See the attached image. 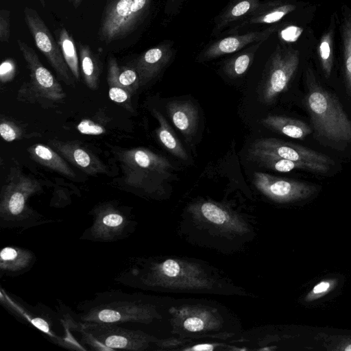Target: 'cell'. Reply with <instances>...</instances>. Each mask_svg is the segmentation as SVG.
I'll list each match as a JSON object with an SVG mask.
<instances>
[{"label": "cell", "instance_id": "cell-7", "mask_svg": "<svg viewBox=\"0 0 351 351\" xmlns=\"http://www.w3.org/2000/svg\"><path fill=\"white\" fill-rule=\"evenodd\" d=\"M91 226L82 239L99 242H112L124 239L132 232L133 222L129 215L110 206H101L94 210Z\"/></svg>", "mask_w": 351, "mask_h": 351}, {"label": "cell", "instance_id": "cell-29", "mask_svg": "<svg viewBox=\"0 0 351 351\" xmlns=\"http://www.w3.org/2000/svg\"><path fill=\"white\" fill-rule=\"evenodd\" d=\"M199 209L202 215L210 222L222 224L227 220V213L220 206L213 202L202 203Z\"/></svg>", "mask_w": 351, "mask_h": 351}, {"label": "cell", "instance_id": "cell-1", "mask_svg": "<svg viewBox=\"0 0 351 351\" xmlns=\"http://www.w3.org/2000/svg\"><path fill=\"white\" fill-rule=\"evenodd\" d=\"M306 77L304 104L316 135L332 144L351 143V120L338 99L317 82L311 69Z\"/></svg>", "mask_w": 351, "mask_h": 351}, {"label": "cell", "instance_id": "cell-38", "mask_svg": "<svg viewBox=\"0 0 351 351\" xmlns=\"http://www.w3.org/2000/svg\"><path fill=\"white\" fill-rule=\"evenodd\" d=\"M15 66L12 60L3 61L0 66V76L2 81L10 79L14 72Z\"/></svg>", "mask_w": 351, "mask_h": 351}, {"label": "cell", "instance_id": "cell-3", "mask_svg": "<svg viewBox=\"0 0 351 351\" xmlns=\"http://www.w3.org/2000/svg\"><path fill=\"white\" fill-rule=\"evenodd\" d=\"M151 0H110L104 11L98 32L106 44L133 32L143 21Z\"/></svg>", "mask_w": 351, "mask_h": 351}, {"label": "cell", "instance_id": "cell-10", "mask_svg": "<svg viewBox=\"0 0 351 351\" xmlns=\"http://www.w3.org/2000/svg\"><path fill=\"white\" fill-rule=\"evenodd\" d=\"M249 153L272 155L295 161L334 165L333 160L325 154L274 138H261L254 141L251 145Z\"/></svg>", "mask_w": 351, "mask_h": 351}, {"label": "cell", "instance_id": "cell-8", "mask_svg": "<svg viewBox=\"0 0 351 351\" xmlns=\"http://www.w3.org/2000/svg\"><path fill=\"white\" fill-rule=\"evenodd\" d=\"M253 182L256 187L265 195L280 202L305 199L318 190L314 184L276 177L263 172H254Z\"/></svg>", "mask_w": 351, "mask_h": 351}, {"label": "cell", "instance_id": "cell-14", "mask_svg": "<svg viewBox=\"0 0 351 351\" xmlns=\"http://www.w3.org/2000/svg\"><path fill=\"white\" fill-rule=\"evenodd\" d=\"M30 182L25 180L23 184L10 185L1 197V214L5 219H22L25 208V202L29 194L33 191Z\"/></svg>", "mask_w": 351, "mask_h": 351}, {"label": "cell", "instance_id": "cell-19", "mask_svg": "<svg viewBox=\"0 0 351 351\" xmlns=\"http://www.w3.org/2000/svg\"><path fill=\"white\" fill-rule=\"evenodd\" d=\"M261 122L270 130L293 138L303 139L312 132L306 123L285 116L269 115Z\"/></svg>", "mask_w": 351, "mask_h": 351}, {"label": "cell", "instance_id": "cell-15", "mask_svg": "<svg viewBox=\"0 0 351 351\" xmlns=\"http://www.w3.org/2000/svg\"><path fill=\"white\" fill-rule=\"evenodd\" d=\"M168 114L175 127L185 136L192 135L197 128L198 112L189 101H173L167 106Z\"/></svg>", "mask_w": 351, "mask_h": 351}, {"label": "cell", "instance_id": "cell-26", "mask_svg": "<svg viewBox=\"0 0 351 351\" xmlns=\"http://www.w3.org/2000/svg\"><path fill=\"white\" fill-rule=\"evenodd\" d=\"M56 147L65 157L73 161L79 167L87 169L88 172L94 173L100 171L98 162L84 149L75 146L71 147L69 145H61V147L58 145Z\"/></svg>", "mask_w": 351, "mask_h": 351}, {"label": "cell", "instance_id": "cell-34", "mask_svg": "<svg viewBox=\"0 0 351 351\" xmlns=\"http://www.w3.org/2000/svg\"><path fill=\"white\" fill-rule=\"evenodd\" d=\"M108 90V96L111 100L117 103H124L129 99L128 92L121 86L110 85Z\"/></svg>", "mask_w": 351, "mask_h": 351}, {"label": "cell", "instance_id": "cell-2", "mask_svg": "<svg viewBox=\"0 0 351 351\" xmlns=\"http://www.w3.org/2000/svg\"><path fill=\"white\" fill-rule=\"evenodd\" d=\"M78 319L81 323L124 324L146 320L149 313L138 295L121 290L95 293L93 299L79 303Z\"/></svg>", "mask_w": 351, "mask_h": 351}, {"label": "cell", "instance_id": "cell-17", "mask_svg": "<svg viewBox=\"0 0 351 351\" xmlns=\"http://www.w3.org/2000/svg\"><path fill=\"white\" fill-rule=\"evenodd\" d=\"M36 261L34 254L26 249L6 246L0 252V269L6 274H19L27 271Z\"/></svg>", "mask_w": 351, "mask_h": 351}, {"label": "cell", "instance_id": "cell-20", "mask_svg": "<svg viewBox=\"0 0 351 351\" xmlns=\"http://www.w3.org/2000/svg\"><path fill=\"white\" fill-rule=\"evenodd\" d=\"M154 114L159 122L157 135L163 146L173 155L182 159L187 160L188 156L185 149L176 136L163 115L154 110Z\"/></svg>", "mask_w": 351, "mask_h": 351}, {"label": "cell", "instance_id": "cell-4", "mask_svg": "<svg viewBox=\"0 0 351 351\" xmlns=\"http://www.w3.org/2000/svg\"><path fill=\"white\" fill-rule=\"evenodd\" d=\"M82 341L95 350H138L146 344L147 337L139 331L114 324L80 323Z\"/></svg>", "mask_w": 351, "mask_h": 351}, {"label": "cell", "instance_id": "cell-32", "mask_svg": "<svg viewBox=\"0 0 351 351\" xmlns=\"http://www.w3.org/2000/svg\"><path fill=\"white\" fill-rule=\"evenodd\" d=\"M10 12L1 9L0 11V41L3 43L9 42L10 37Z\"/></svg>", "mask_w": 351, "mask_h": 351}, {"label": "cell", "instance_id": "cell-33", "mask_svg": "<svg viewBox=\"0 0 351 351\" xmlns=\"http://www.w3.org/2000/svg\"><path fill=\"white\" fill-rule=\"evenodd\" d=\"M77 128L80 133L87 135H100L105 132L103 127L88 119L80 121Z\"/></svg>", "mask_w": 351, "mask_h": 351}, {"label": "cell", "instance_id": "cell-6", "mask_svg": "<svg viewBox=\"0 0 351 351\" xmlns=\"http://www.w3.org/2000/svg\"><path fill=\"white\" fill-rule=\"evenodd\" d=\"M24 19L37 48L46 57L59 78L69 86L74 84L60 48L36 10L25 7Z\"/></svg>", "mask_w": 351, "mask_h": 351}, {"label": "cell", "instance_id": "cell-16", "mask_svg": "<svg viewBox=\"0 0 351 351\" xmlns=\"http://www.w3.org/2000/svg\"><path fill=\"white\" fill-rule=\"evenodd\" d=\"M295 9V5L284 3L276 0L261 3L257 8L237 28L246 25L274 23Z\"/></svg>", "mask_w": 351, "mask_h": 351}, {"label": "cell", "instance_id": "cell-28", "mask_svg": "<svg viewBox=\"0 0 351 351\" xmlns=\"http://www.w3.org/2000/svg\"><path fill=\"white\" fill-rule=\"evenodd\" d=\"M332 38V30L330 29L322 36L318 49L322 68L327 78L331 74L333 64Z\"/></svg>", "mask_w": 351, "mask_h": 351}, {"label": "cell", "instance_id": "cell-12", "mask_svg": "<svg viewBox=\"0 0 351 351\" xmlns=\"http://www.w3.org/2000/svg\"><path fill=\"white\" fill-rule=\"evenodd\" d=\"M173 55V45L169 42L162 43L143 53L136 64L140 82L145 83L156 77L169 62Z\"/></svg>", "mask_w": 351, "mask_h": 351}, {"label": "cell", "instance_id": "cell-44", "mask_svg": "<svg viewBox=\"0 0 351 351\" xmlns=\"http://www.w3.org/2000/svg\"><path fill=\"white\" fill-rule=\"evenodd\" d=\"M171 1H174L175 0H170Z\"/></svg>", "mask_w": 351, "mask_h": 351}, {"label": "cell", "instance_id": "cell-11", "mask_svg": "<svg viewBox=\"0 0 351 351\" xmlns=\"http://www.w3.org/2000/svg\"><path fill=\"white\" fill-rule=\"evenodd\" d=\"M271 26L260 31L229 36L209 45L199 55L200 60H208L239 51L250 44L263 42L277 29Z\"/></svg>", "mask_w": 351, "mask_h": 351}, {"label": "cell", "instance_id": "cell-43", "mask_svg": "<svg viewBox=\"0 0 351 351\" xmlns=\"http://www.w3.org/2000/svg\"><path fill=\"white\" fill-rule=\"evenodd\" d=\"M43 7H45L46 5L45 0H36Z\"/></svg>", "mask_w": 351, "mask_h": 351}, {"label": "cell", "instance_id": "cell-21", "mask_svg": "<svg viewBox=\"0 0 351 351\" xmlns=\"http://www.w3.org/2000/svg\"><path fill=\"white\" fill-rule=\"evenodd\" d=\"M262 43L263 42L254 43L246 50L228 59L223 66L225 73L232 78L243 75L250 66L256 51Z\"/></svg>", "mask_w": 351, "mask_h": 351}, {"label": "cell", "instance_id": "cell-30", "mask_svg": "<svg viewBox=\"0 0 351 351\" xmlns=\"http://www.w3.org/2000/svg\"><path fill=\"white\" fill-rule=\"evenodd\" d=\"M321 339L324 340L328 350L351 351V337L328 336Z\"/></svg>", "mask_w": 351, "mask_h": 351}, {"label": "cell", "instance_id": "cell-37", "mask_svg": "<svg viewBox=\"0 0 351 351\" xmlns=\"http://www.w3.org/2000/svg\"><path fill=\"white\" fill-rule=\"evenodd\" d=\"M302 31V29L298 27L289 26L281 31L280 36L285 41L293 42L298 39Z\"/></svg>", "mask_w": 351, "mask_h": 351}, {"label": "cell", "instance_id": "cell-42", "mask_svg": "<svg viewBox=\"0 0 351 351\" xmlns=\"http://www.w3.org/2000/svg\"><path fill=\"white\" fill-rule=\"evenodd\" d=\"M68 1L70 3H71L74 6V8H77L80 5V3H82V1L83 0H68Z\"/></svg>", "mask_w": 351, "mask_h": 351}, {"label": "cell", "instance_id": "cell-41", "mask_svg": "<svg viewBox=\"0 0 351 351\" xmlns=\"http://www.w3.org/2000/svg\"><path fill=\"white\" fill-rule=\"evenodd\" d=\"M213 349V347L212 345L200 344V345H197V346H194L191 350L199 351V350H212Z\"/></svg>", "mask_w": 351, "mask_h": 351}, {"label": "cell", "instance_id": "cell-40", "mask_svg": "<svg viewBox=\"0 0 351 351\" xmlns=\"http://www.w3.org/2000/svg\"><path fill=\"white\" fill-rule=\"evenodd\" d=\"M184 326L189 331L198 332L204 328V323L199 317H189L184 321Z\"/></svg>", "mask_w": 351, "mask_h": 351}, {"label": "cell", "instance_id": "cell-18", "mask_svg": "<svg viewBox=\"0 0 351 351\" xmlns=\"http://www.w3.org/2000/svg\"><path fill=\"white\" fill-rule=\"evenodd\" d=\"M261 0H232L215 20L213 34H217L230 24L248 17L260 5Z\"/></svg>", "mask_w": 351, "mask_h": 351}, {"label": "cell", "instance_id": "cell-36", "mask_svg": "<svg viewBox=\"0 0 351 351\" xmlns=\"http://www.w3.org/2000/svg\"><path fill=\"white\" fill-rule=\"evenodd\" d=\"M332 284L328 280H323L317 284L312 289L311 292L307 295L306 300L311 301L318 298V295H322L326 293L331 287Z\"/></svg>", "mask_w": 351, "mask_h": 351}, {"label": "cell", "instance_id": "cell-27", "mask_svg": "<svg viewBox=\"0 0 351 351\" xmlns=\"http://www.w3.org/2000/svg\"><path fill=\"white\" fill-rule=\"evenodd\" d=\"M344 73L346 86L351 95V14L345 12L342 24Z\"/></svg>", "mask_w": 351, "mask_h": 351}, {"label": "cell", "instance_id": "cell-31", "mask_svg": "<svg viewBox=\"0 0 351 351\" xmlns=\"http://www.w3.org/2000/svg\"><path fill=\"white\" fill-rule=\"evenodd\" d=\"M118 80L123 88H132V86L137 87L140 82L136 70L126 67L119 69Z\"/></svg>", "mask_w": 351, "mask_h": 351}, {"label": "cell", "instance_id": "cell-24", "mask_svg": "<svg viewBox=\"0 0 351 351\" xmlns=\"http://www.w3.org/2000/svg\"><path fill=\"white\" fill-rule=\"evenodd\" d=\"M57 42L69 70L75 78L79 81L78 56L72 36L65 28L59 29L57 32Z\"/></svg>", "mask_w": 351, "mask_h": 351}, {"label": "cell", "instance_id": "cell-22", "mask_svg": "<svg viewBox=\"0 0 351 351\" xmlns=\"http://www.w3.org/2000/svg\"><path fill=\"white\" fill-rule=\"evenodd\" d=\"M80 58L84 80L91 89H96L99 77V66L97 60L88 45H79Z\"/></svg>", "mask_w": 351, "mask_h": 351}, {"label": "cell", "instance_id": "cell-23", "mask_svg": "<svg viewBox=\"0 0 351 351\" xmlns=\"http://www.w3.org/2000/svg\"><path fill=\"white\" fill-rule=\"evenodd\" d=\"M35 160L45 167H48L65 176L73 177V171L66 162L55 152L43 145H36L32 151Z\"/></svg>", "mask_w": 351, "mask_h": 351}, {"label": "cell", "instance_id": "cell-39", "mask_svg": "<svg viewBox=\"0 0 351 351\" xmlns=\"http://www.w3.org/2000/svg\"><path fill=\"white\" fill-rule=\"evenodd\" d=\"M0 134L6 141L11 142L17 138V132L15 129L7 123L0 124Z\"/></svg>", "mask_w": 351, "mask_h": 351}, {"label": "cell", "instance_id": "cell-35", "mask_svg": "<svg viewBox=\"0 0 351 351\" xmlns=\"http://www.w3.org/2000/svg\"><path fill=\"white\" fill-rule=\"evenodd\" d=\"M161 271L167 277L173 278L180 273V265L172 259H168L163 262L161 265Z\"/></svg>", "mask_w": 351, "mask_h": 351}, {"label": "cell", "instance_id": "cell-5", "mask_svg": "<svg viewBox=\"0 0 351 351\" xmlns=\"http://www.w3.org/2000/svg\"><path fill=\"white\" fill-rule=\"evenodd\" d=\"M300 61L298 51L278 46L268 61L263 82V99L271 104L285 91L297 71Z\"/></svg>", "mask_w": 351, "mask_h": 351}, {"label": "cell", "instance_id": "cell-9", "mask_svg": "<svg viewBox=\"0 0 351 351\" xmlns=\"http://www.w3.org/2000/svg\"><path fill=\"white\" fill-rule=\"evenodd\" d=\"M17 44L29 71L30 88L33 93L51 101L63 99L65 94L62 86L41 63L36 51L20 39L17 40Z\"/></svg>", "mask_w": 351, "mask_h": 351}, {"label": "cell", "instance_id": "cell-25", "mask_svg": "<svg viewBox=\"0 0 351 351\" xmlns=\"http://www.w3.org/2000/svg\"><path fill=\"white\" fill-rule=\"evenodd\" d=\"M132 159L138 167L159 173H166L172 169L171 163L165 158L145 149H136Z\"/></svg>", "mask_w": 351, "mask_h": 351}, {"label": "cell", "instance_id": "cell-13", "mask_svg": "<svg viewBox=\"0 0 351 351\" xmlns=\"http://www.w3.org/2000/svg\"><path fill=\"white\" fill-rule=\"evenodd\" d=\"M250 156L262 166L282 173H287L293 170H304L324 174L329 171L330 166L315 162L295 161L267 154H250Z\"/></svg>", "mask_w": 351, "mask_h": 351}]
</instances>
